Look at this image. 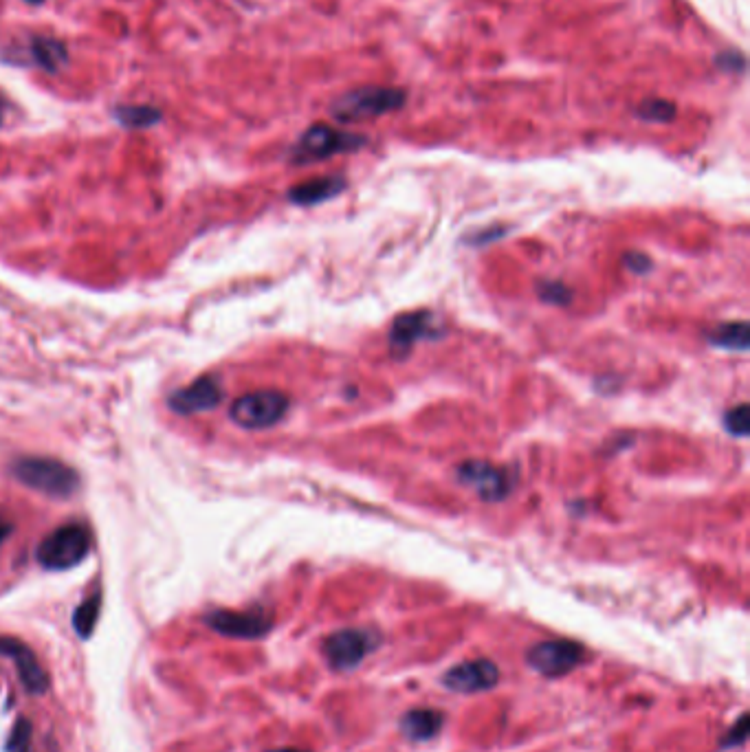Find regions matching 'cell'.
<instances>
[{
    "mask_svg": "<svg viewBox=\"0 0 750 752\" xmlns=\"http://www.w3.org/2000/svg\"><path fill=\"white\" fill-rule=\"evenodd\" d=\"M11 473H14V478L22 486H27V489L49 497H58V500H66V497L75 495L80 491L82 482L80 473L69 467V464L42 456H27L14 460V464H11Z\"/></svg>",
    "mask_w": 750,
    "mask_h": 752,
    "instance_id": "6da1fadb",
    "label": "cell"
},
{
    "mask_svg": "<svg viewBox=\"0 0 750 752\" xmlns=\"http://www.w3.org/2000/svg\"><path fill=\"white\" fill-rule=\"evenodd\" d=\"M91 544L93 537L86 524H64L40 541V546L36 550V561L44 570H71L75 566H80L88 557Z\"/></svg>",
    "mask_w": 750,
    "mask_h": 752,
    "instance_id": "7a4b0ae2",
    "label": "cell"
},
{
    "mask_svg": "<svg viewBox=\"0 0 750 752\" xmlns=\"http://www.w3.org/2000/svg\"><path fill=\"white\" fill-rule=\"evenodd\" d=\"M405 102V93L401 88H388V86H363L357 91H350L341 95L335 106L333 115L339 121H361L388 115L392 110L401 108Z\"/></svg>",
    "mask_w": 750,
    "mask_h": 752,
    "instance_id": "3957f363",
    "label": "cell"
},
{
    "mask_svg": "<svg viewBox=\"0 0 750 752\" xmlns=\"http://www.w3.org/2000/svg\"><path fill=\"white\" fill-rule=\"evenodd\" d=\"M289 396L278 390H260L240 396L229 409V416L242 429L260 431L278 425L289 412Z\"/></svg>",
    "mask_w": 750,
    "mask_h": 752,
    "instance_id": "277c9868",
    "label": "cell"
},
{
    "mask_svg": "<svg viewBox=\"0 0 750 752\" xmlns=\"http://www.w3.org/2000/svg\"><path fill=\"white\" fill-rule=\"evenodd\" d=\"M363 143H366V139L359 135H348V132L337 130L333 126L317 124L308 128L300 137V141L295 143V148L291 152V161L297 165L324 161V159L335 157V154L357 150L363 146Z\"/></svg>",
    "mask_w": 750,
    "mask_h": 752,
    "instance_id": "5b68a950",
    "label": "cell"
},
{
    "mask_svg": "<svg viewBox=\"0 0 750 752\" xmlns=\"http://www.w3.org/2000/svg\"><path fill=\"white\" fill-rule=\"evenodd\" d=\"M588 660V651L581 643L566 638L542 640V643L528 649L526 662L528 667L537 671L539 676L561 678L566 673L579 669Z\"/></svg>",
    "mask_w": 750,
    "mask_h": 752,
    "instance_id": "8992f818",
    "label": "cell"
},
{
    "mask_svg": "<svg viewBox=\"0 0 750 752\" xmlns=\"http://www.w3.org/2000/svg\"><path fill=\"white\" fill-rule=\"evenodd\" d=\"M377 645L379 638L366 632V629H339V632L330 634L324 640L322 651L330 667L346 671L361 665L377 649Z\"/></svg>",
    "mask_w": 750,
    "mask_h": 752,
    "instance_id": "52a82bcc",
    "label": "cell"
},
{
    "mask_svg": "<svg viewBox=\"0 0 750 752\" xmlns=\"http://www.w3.org/2000/svg\"><path fill=\"white\" fill-rule=\"evenodd\" d=\"M205 625L214 629L216 634L238 640H258L267 636L273 629L271 616L260 610L253 612H231V610H214L205 614Z\"/></svg>",
    "mask_w": 750,
    "mask_h": 752,
    "instance_id": "ba28073f",
    "label": "cell"
},
{
    "mask_svg": "<svg viewBox=\"0 0 750 752\" xmlns=\"http://www.w3.org/2000/svg\"><path fill=\"white\" fill-rule=\"evenodd\" d=\"M500 682V669L493 660L478 658L467 660L460 665L451 667L443 673V687L454 693H482L493 687H498Z\"/></svg>",
    "mask_w": 750,
    "mask_h": 752,
    "instance_id": "9c48e42d",
    "label": "cell"
},
{
    "mask_svg": "<svg viewBox=\"0 0 750 752\" xmlns=\"http://www.w3.org/2000/svg\"><path fill=\"white\" fill-rule=\"evenodd\" d=\"M458 478L462 484L476 491L484 502H500L509 495L513 482L509 480L504 469L495 467L484 460H469L462 462L458 469Z\"/></svg>",
    "mask_w": 750,
    "mask_h": 752,
    "instance_id": "30bf717a",
    "label": "cell"
},
{
    "mask_svg": "<svg viewBox=\"0 0 750 752\" xmlns=\"http://www.w3.org/2000/svg\"><path fill=\"white\" fill-rule=\"evenodd\" d=\"M220 401H223V387H220V381L216 376H201V379H196L187 387L172 392V396L168 398V405L174 414L192 416L216 409Z\"/></svg>",
    "mask_w": 750,
    "mask_h": 752,
    "instance_id": "8fae6325",
    "label": "cell"
},
{
    "mask_svg": "<svg viewBox=\"0 0 750 752\" xmlns=\"http://www.w3.org/2000/svg\"><path fill=\"white\" fill-rule=\"evenodd\" d=\"M0 656L14 660L18 676L25 684V689L33 695H42L49 689V673L40 667V662L33 656V651L18 638L0 636Z\"/></svg>",
    "mask_w": 750,
    "mask_h": 752,
    "instance_id": "7c38bea8",
    "label": "cell"
},
{
    "mask_svg": "<svg viewBox=\"0 0 750 752\" xmlns=\"http://www.w3.org/2000/svg\"><path fill=\"white\" fill-rule=\"evenodd\" d=\"M14 53L16 58H11L9 62L40 66V69L49 73L60 71L62 66L69 62V53H66L64 42L51 36H31L25 44H18V49H14Z\"/></svg>",
    "mask_w": 750,
    "mask_h": 752,
    "instance_id": "4fadbf2b",
    "label": "cell"
},
{
    "mask_svg": "<svg viewBox=\"0 0 750 752\" xmlns=\"http://www.w3.org/2000/svg\"><path fill=\"white\" fill-rule=\"evenodd\" d=\"M429 328H432V315L427 311H414L396 317L390 330V346L394 355H403V352L410 350L418 339L429 335Z\"/></svg>",
    "mask_w": 750,
    "mask_h": 752,
    "instance_id": "5bb4252c",
    "label": "cell"
},
{
    "mask_svg": "<svg viewBox=\"0 0 750 752\" xmlns=\"http://www.w3.org/2000/svg\"><path fill=\"white\" fill-rule=\"evenodd\" d=\"M443 726L445 713L438 709H412L399 722L403 737L410 739V742H432L443 731Z\"/></svg>",
    "mask_w": 750,
    "mask_h": 752,
    "instance_id": "9a60e30c",
    "label": "cell"
},
{
    "mask_svg": "<svg viewBox=\"0 0 750 752\" xmlns=\"http://www.w3.org/2000/svg\"><path fill=\"white\" fill-rule=\"evenodd\" d=\"M346 181L341 176H319V179L304 181L300 185H295L289 192V201L295 205H317L324 203L328 198H335L337 194L344 192Z\"/></svg>",
    "mask_w": 750,
    "mask_h": 752,
    "instance_id": "2e32d148",
    "label": "cell"
},
{
    "mask_svg": "<svg viewBox=\"0 0 750 752\" xmlns=\"http://www.w3.org/2000/svg\"><path fill=\"white\" fill-rule=\"evenodd\" d=\"M748 341H750V330L746 322H724L709 333L711 346L729 350V352L748 350Z\"/></svg>",
    "mask_w": 750,
    "mask_h": 752,
    "instance_id": "e0dca14e",
    "label": "cell"
},
{
    "mask_svg": "<svg viewBox=\"0 0 750 752\" xmlns=\"http://www.w3.org/2000/svg\"><path fill=\"white\" fill-rule=\"evenodd\" d=\"M115 119L119 121L124 128H130V130H141V128H150V126H157L161 121V110L154 108V106H117L113 110Z\"/></svg>",
    "mask_w": 750,
    "mask_h": 752,
    "instance_id": "ac0fdd59",
    "label": "cell"
},
{
    "mask_svg": "<svg viewBox=\"0 0 750 752\" xmlns=\"http://www.w3.org/2000/svg\"><path fill=\"white\" fill-rule=\"evenodd\" d=\"M99 614H102V592L97 590L95 594L88 596V599L73 612L75 632L80 634L82 638H91L93 632H95V627H97Z\"/></svg>",
    "mask_w": 750,
    "mask_h": 752,
    "instance_id": "d6986e66",
    "label": "cell"
},
{
    "mask_svg": "<svg viewBox=\"0 0 750 752\" xmlns=\"http://www.w3.org/2000/svg\"><path fill=\"white\" fill-rule=\"evenodd\" d=\"M638 117L663 124V121H671L676 117V106L667 102V99H647V102H643L641 108H638Z\"/></svg>",
    "mask_w": 750,
    "mask_h": 752,
    "instance_id": "ffe728a7",
    "label": "cell"
},
{
    "mask_svg": "<svg viewBox=\"0 0 750 752\" xmlns=\"http://www.w3.org/2000/svg\"><path fill=\"white\" fill-rule=\"evenodd\" d=\"M724 427L729 434L737 436V438H744L748 436L750 431V412H748V405L746 403H740L737 407L729 409L724 416Z\"/></svg>",
    "mask_w": 750,
    "mask_h": 752,
    "instance_id": "44dd1931",
    "label": "cell"
},
{
    "mask_svg": "<svg viewBox=\"0 0 750 752\" xmlns=\"http://www.w3.org/2000/svg\"><path fill=\"white\" fill-rule=\"evenodd\" d=\"M31 746V724L27 720H18L14 731L9 735L7 752H29Z\"/></svg>",
    "mask_w": 750,
    "mask_h": 752,
    "instance_id": "7402d4cb",
    "label": "cell"
},
{
    "mask_svg": "<svg viewBox=\"0 0 750 752\" xmlns=\"http://www.w3.org/2000/svg\"><path fill=\"white\" fill-rule=\"evenodd\" d=\"M746 737H748V715L744 713L740 717V720H737L729 728V731H726V735L722 739V748H737V746H742L746 742Z\"/></svg>",
    "mask_w": 750,
    "mask_h": 752,
    "instance_id": "603a6c76",
    "label": "cell"
},
{
    "mask_svg": "<svg viewBox=\"0 0 750 752\" xmlns=\"http://www.w3.org/2000/svg\"><path fill=\"white\" fill-rule=\"evenodd\" d=\"M539 295L550 304H566L570 300V291L561 282L539 284Z\"/></svg>",
    "mask_w": 750,
    "mask_h": 752,
    "instance_id": "cb8c5ba5",
    "label": "cell"
},
{
    "mask_svg": "<svg viewBox=\"0 0 750 752\" xmlns=\"http://www.w3.org/2000/svg\"><path fill=\"white\" fill-rule=\"evenodd\" d=\"M625 264L630 267V271L634 273H647L649 269V258L643 256V253H630V256L625 258Z\"/></svg>",
    "mask_w": 750,
    "mask_h": 752,
    "instance_id": "d4e9b609",
    "label": "cell"
},
{
    "mask_svg": "<svg viewBox=\"0 0 750 752\" xmlns=\"http://www.w3.org/2000/svg\"><path fill=\"white\" fill-rule=\"evenodd\" d=\"M11 533H14V526H11V524L7 522V519L0 517V544H3V541H7Z\"/></svg>",
    "mask_w": 750,
    "mask_h": 752,
    "instance_id": "484cf974",
    "label": "cell"
},
{
    "mask_svg": "<svg viewBox=\"0 0 750 752\" xmlns=\"http://www.w3.org/2000/svg\"><path fill=\"white\" fill-rule=\"evenodd\" d=\"M5 117H7V102L3 97H0V126L5 124Z\"/></svg>",
    "mask_w": 750,
    "mask_h": 752,
    "instance_id": "4316f807",
    "label": "cell"
},
{
    "mask_svg": "<svg viewBox=\"0 0 750 752\" xmlns=\"http://www.w3.org/2000/svg\"><path fill=\"white\" fill-rule=\"evenodd\" d=\"M267 752H308V750H300V748H275V750H267Z\"/></svg>",
    "mask_w": 750,
    "mask_h": 752,
    "instance_id": "83f0119b",
    "label": "cell"
},
{
    "mask_svg": "<svg viewBox=\"0 0 750 752\" xmlns=\"http://www.w3.org/2000/svg\"><path fill=\"white\" fill-rule=\"evenodd\" d=\"M27 3H31V5H38V3H42V0H27Z\"/></svg>",
    "mask_w": 750,
    "mask_h": 752,
    "instance_id": "f1b7e54d",
    "label": "cell"
}]
</instances>
